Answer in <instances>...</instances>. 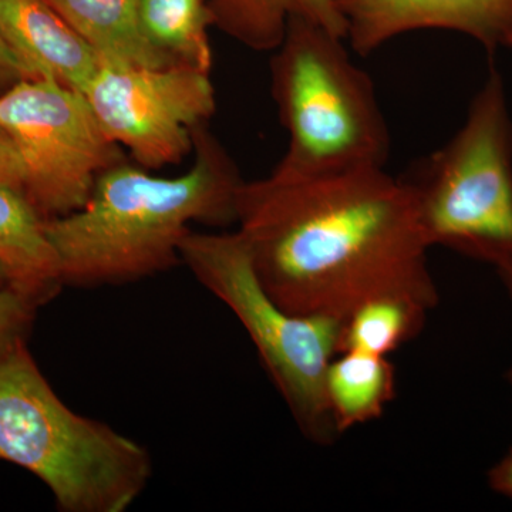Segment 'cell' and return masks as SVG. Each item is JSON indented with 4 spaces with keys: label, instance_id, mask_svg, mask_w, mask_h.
<instances>
[{
    "label": "cell",
    "instance_id": "6da1fadb",
    "mask_svg": "<svg viewBox=\"0 0 512 512\" xmlns=\"http://www.w3.org/2000/svg\"><path fill=\"white\" fill-rule=\"evenodd\" d=\"M235 222L259 281L293 315L343 326L377 299L427 312L439 303L412 185L384 167L320 175L275 168L239 185Z\"/></svg>",
    "mask_w": 512,
    "mask_h": 512
},
{
    "label": "cell",
    "instance_id": "7a4b0ae2",
    "mask_svg": "<svg viewBox=\"0 0 512 512\" xmlns=\"http://www.w3.org/2000/svg\"><path fill=\"white\" fill-rule=\"evenodd\" d=\"M194 147V165L180 177H157L123 161L99 175L82 208L45 221L64 286L124 285L163 274L181 264L192 222L237 221V170L204 127Z\"/></svg>",
    "mask_w": 512,
    "mask_h": 512
},
{
    "label": "cell",
    "instance_id": "3957f363",
    "mask_svg": "<svg viewBox=\"0 0 512 512\" xmlns=\"http://www.w3.org/2000/svg\"><path fill=\"white\" fill-rule=\"evenodd\" d=\"M0 460L43 481L63 512H124L146 490V447L57 396L26 339L0 348Z\"/></svg>",
    "mask_w": 512,
    "mask_h": 512
},
{
    "label": "cell",
    "instance_id": "277c9868",
    "mask_svg": "<svg viewBox=\"0 0 512 512\" xmlns=\"http://www.w3.org/2000/svg\"><path fill=\"white\" fill-rule=\"evenodd\" d=\"M342 37L292 19L278 47L274 94L289 131L284 173L320 175L384 167L390 134L375 84Z\"/></svg>",
    "mask_w": 512,
    "mask_h": 512
},
{
    "label": "cell",
    "instance_id": "5b68a950",
    "mask_svg": "<svg viewBox=\"0 0 512 512\" xmlns=\"http://www.w3.org/2000/svg\"><path fill=\"white\" fill-rule=\"evenodd\" d=\"M181 264L237 316L259 359L284 397L302 433L330 444L338 430L325 397V373L339 353L343 326L335 320L298 316L269 295L239 232H190Z\"/></svg>",
    "mask_w": 512,
    "mask_h": 512
},
{
    "label": "cell",
    "instance_id": "8992f818",
    "mask_svg": "<svg viewBox=\"0 0 512 512\" xmlns=\"http://www.w3.org/2000/svg\"><path fill=\"white\" fill-rule=\"evenodd\" d=\"M409 183L431 247L491 264L512 245V120L495 67L456 136Z\"/></svg>",
    "mask_w": 512,
    "mask_h": 512
},
{
    "label": "cell",
    "instance_id": "52a82bcc",
    "mask_svg": "<svg viewBox=\"0 0 512 512\" xmlns=\"http://www.w3.org/2000/svg\"><path fill=\"white\" fill-rule=\"evenodd\" d=\"M0 124L25 168L23 194L45 220L82 208L97 178L126 161L86 94L50 79H28L0 94Z\"/></svg>",
    "mask_w": 512,
    "mask_h": 512
},
{
    "label": "cell",
    "instance_id": "ba28073f",
    "mask_svg": "<svg viewBox=\"0 0 512 512\" xmlns=\"http://www.w3.org/2000/svg\"><path fill=\"white\" fill-rule=\"evenodd\" d=\"M207 70L188 64L163 69L101 66L87 100L107 136L146 170L181 163L217 100Z\"/></svg>",
    "mask_w": 512,
    "mask_h": 512
},
{
    "label": "cell",
    "instance_id": "9c48e42d",
    "mask_svg": "<svg viewBox=\"0 0 512 512\" xmlns=\"http://www.w3.org/2000/svg\"><path fill=\"white\" fill-rule=\"evenodd\" d=\"M346 40L367 56L396 36L421 29L460 32L494 52L512 33V0H340Z\"/></svg>",
    "mask_w": 512,
    "mask_h": 512
},
{
    "label": "cell",
    "instance_id": "30bf717a",
    "mask_svg": "<svg viewBox=\"0 0 512 512\" xmlns=\"http://www.w3.org/2000/svg\"><path fill=\"white\" fill-rule=\"evenodd\" d=\"M0 35L36 79L84 93L101 63L46 0H0Z\"/></svg>",
    "mask_w": 512,
    "mask_h": 512
},
{
    "label": "cell",
    "instance_id": "8fae6325",
    "mask_svg": "<svg viewBox=\"0 0 512 512\" xmlns=\"http://www.w3.org/2000/svg\"><path fill=\"white\" fill-rule=\"evenodd\" d=\"M46 2L96 53L101 66L163 69L181 63L151 42L141 22V0Z\"/></svg>",
    "mask_w": 512,
    "mask_h": 512
},
{
    "label": "cell",
    "instance_id": "7c38bea8",
    "mask_svg": "<svg viewBox=\"0 0 512 512\" xmlns=\"http://www.w3.org/2000/svg\"><path fill=\"white\" fill-rule=\"evenodd\" d=\"M45 221L22 191L0 183V264L8 286L40 306L52 301L64 286Z\"/></svg>",
    "mask_w": 512,
    "mask_h": 512
},
{
    "label": "cell",
    "instance_id": "4fadbf2b",
    "mask_svg": "<svg viewBox=\"0 0 512 512\" xmlns=\"http://www.w3.org/2000/svg\"><path fill=\"white\" fill-rule=\"evenodd\" d=\"M212 25L258 52L276 50L292 19L312 23L346 40L348 22L340 0H214Z\"/></svg>",
    "mask_w": 512,
    "mask_h": 512
},
{
    "label": "cell",
    "instance_id": "5bb4252c",
    "mask_svg": "<svg viewBox=\"0 0 512 512\" xmlns=\"http://www.w3.org/2000/svg\"><path fill=\"white\" fill-rule=\"evenodd\" d=\"M325 397L338 433L379 419L396 397V370L387 357L340 352L325 373Z\"/></svg>",
    "mask_w": 512,
    "mask_h": 512
},
{
    "label": "cell",
    "instance_id": "9a60e30c",
    "mask_svg": "<svg viewBox=\"0 0 512 512\" xmlns=\"http://www.w3.org/2000/svg\"><path fill=\"white\" fill-rule=\"evenodd\" d=\"M141 22L154 45L178 62L210 72V8L202 0H141Z\"/></svg>",
    "mask_w": 512,
    "mask_h": 512
},
{
    "label": "cell",
    "instance_id": "2e32d148",
    "mask_svg": "<svg viewBox=\"0 0 512 512\" xmlns=\"http://www.w3.org/2000/svg\"><path fill=\"white\" fill-rule=\"evenodd\" d=\"M426 309L402 299L384 298L360 306L346 320L340 352L387 357L423 329Z\"/></svg>",
    "mask_w": 512,
    "mask_h": 512
},
{
    "label": "cell",
    "instance_id": "e0dca14e",
    "mask_svg": "<svg viewBox=\"0 0 512 512\" xmlns=\"http://www.w3.org/2000/svg\"><path fill=\"white\" fill-rule=\"evenodd\" d=\"M39 308V303L12 286L0 288V348L26 339Z\"/></svg>",
    "mask_w": 512,
    "mask_h": 512
},
{
    "label": "cell",
    "instance_id": "ac0fdd59",
    "mask_svg": "<svg viewBox=\"0 0 512 512\" xmlns=\"http://www.w3.org/2000/svg\"><path fill=\"white\" fill-rule=\"evenodd\" d=\"M0 183L23 192L25 187V168L18 148L13 143L5 127L0 124Z\"/></svg>",
    "mask_w": 512,
    "mask_h": 512
},
{
    "label": "cell",
    "instance_id": "d6986e66",
    "mask_svg": "<svg viewBox=\"0 0 512 512\" xmlns=\"http://www.w3.org/2000/svg\"><path fill=\"white\" fill-rule=\"evenodd\" d=\"M28 79H36V77L0 35V90L5 92L16 83Z\"/></svg>",
    "mask_w": 512,
    "mask_h": 512
},
{
    "label": "cell",
    "instance_id": "ffe728a7",
    "mask_svg": "<svg viewBox=\"0 0 512 512\" xmlns=\"http://www.w3.org/2000/svg\"><path fill=\"white\" fill-rule=\"evenodd\" d=\"M490 485L494 491L512 500V450L490 471Z\"/></svg>",
    "mask_w": 512,
    "mask_h": 512
},
{
    "label": "cell",
    "instance_id": "44dd1931",
    "mask_svg": "<svg viewBox=\"0 0 512 512\" xmlns=\"http://www.w3.org/2000/svg\"><path fill=\"white\" fill-rule=\"evenodd\" d=\"M491 265H494L497 269L498 275H500L501 281H503L512 299V245L495 256Z\"/></svg>",
    "mask_w": 512,
    "mask_h": 512
},
{
    "label": "cell",
    "instance_id": "7402d4cb",
    "mask_svg": "<svg viewBox=\"0 0 512 512\" xmlns=\"http://www.w3.org/2000/svg\"><path fill=\"white\" fill-rule=\"evenodd\" d=\"M6 285H8V278H6L5 269H3L2 264H0V288Z\"/></svg>",
    "mask_w": 512,
    "mask_h": 512
},
{
    "label": "cell",
    "instance_id": "603a6c76",
    "mask_svg": "<svg viewBox=\"0 0 512 512\" xmlns=\"http://www.w3.org/2000/svg\"><path fill=\"white\" fill-rule=\"evenodd\" d=\"M505 46H511L512 47V33H511L510 37H508L507 45H505Z\"/></svg>",
    "mask_w": 512,
    "mask_h": 512
},
{
    "label": "cell",
    "instance_id": "cb8c5ba5",
    "mask_svg": "<svg viewBox=\"0 0 512 512\" xmlns=\"http://www.w3.org/2000/svg\"><path fill=\"white\" fill-rule=\"evenodd\" d=\"M508 380H510V383L512 384V369L508 372Z\"/></svg>",
    "mask_w": 512,
    "mask_h": 512
}]
</instances>
